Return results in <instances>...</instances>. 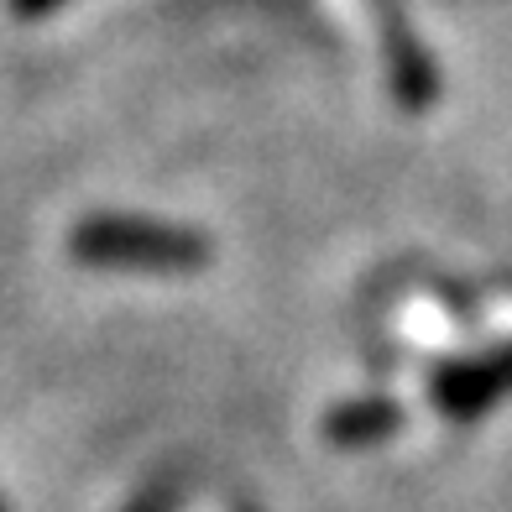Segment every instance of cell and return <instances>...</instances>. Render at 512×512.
Masks as SVG:
<instances>
[{"label": "cell", "mask_w": 512, "mask_h": 512, "mask_svg": "<svg viewBox=\"0 0 512 512\" xmlns=\"http://www.w3.org/2000/svg\"><path fill=\"white\" fill-rule=\"evenodd\" d=\"M68 251L84 267H100V272L178 277V272L209 267V236L168 225V220H142V215H89L74 225Z\"/></svg>", "instance_id": "cell-1"}, {"label": "cell", "mask_w": 512, "mask_h": 512, "mask_svg": "<svg viewBox=\"0 0 512 512\" xmlns=\"http://www.w3.org/2000/svg\"><path fill=\"white\" fill-rule=\"evenodd\" d=\"M429 398H434L439 413H450V418L492 413L497 403L512 398V345L486 351V356H471V361H455V366H439L434 382H429Z\"/></svg>", "instance_id": "cell-2"}, {"label": "cell", "mask_w": 512, "mask_h": 512, "mask_svg": "<svg viewBox=\"0 0 512 512\" xmlns=\"http://www.w3.org/2000/svg\"><path fill=\"white\" fill-rule=\"evenodd\" d=\"M403 429V408L392 398H356V403H340L324 413V439L340 450H366V445H382Z\"/></svg>", "instance_id": "cell-3"}, {"label": "cell", "mask_w": 512, "mask_h": 512, "mask_svg": "<svg viewBox=\"0 0 512 512\" xmlns=\"http://www.w3.org/2000/svg\"><path fill=\"white\" fill-rule=\"evenodd\" d=\"M387 74H392V95H398V105L408 110H429L439 100V74L429 53L413 42V32L403 27H387Z\"/></svg>", "instance_id": "cell-4"}, {"label": "cell", "mask_w": 512, "mask_h": 512, "mask_svg": "<svg viewBox=\"0 0 512 512\" xmlns=\"http://www.w3.org/2000/svg\"><path fill=\"white\" fill-rule=\"evenodd\" d=\"M58 6H68V0H11V11L21 21H32V16H53Z\"/></svg>", "instance_id": "cell-5"}, {"label": "cell", "mask_w": 512, "mask_h": 512, "mask_svg": "<svg viewBox=\"0 0 512 512\" xmlns=\"http://www.w3.org/2000/svg\"><path fill=\"white\" fill-rule=\"evenodd\" d=\"M0 512H11V507H6V497H0Z\"/></svg>", "instance_id": "cell-6"}]
</instances>
